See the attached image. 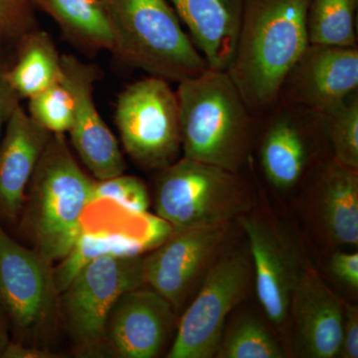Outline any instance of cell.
<instances>
[{"mask_svg":"<svg viewBox=\"0 0 358 358\" xmlns=\"http://www.w3.org/2000/svg\"><path fill=\"white\" fill-rule=\"evenodd\" d=\"M310 0H246L227 69L252 114L274 109L282 84L310 41Z\"/></svg>","mask_w":358,"mask_h":358,"instance_id":"obj_1","label":"cell"},{"mask_svg":"<svg viewBox=\"0 0 358 358\" xmlns=\"http://www.w3.org/2000/svg\"><path fill=\"white\" fill-rule=\"evenodd\" d=\"M95 180L78 164L65 134H52L26 189L18 222L21 234L51 263L67 256L93 202Z\"/></svg>","mask_w":358,"mask_h":358,"instance_id":"obj_2","label":"cell"},{"mask_svg":"<svg viewBox=\"0 0 358 358\" xmlns=\"http://www.w3.org/2000/svg\"><path fill=\"white\" fill-rule=\"evenodd\" d=\"M178 84L183 157L241 173L255 129L253 114L227 71L208 68Z\"/></svg>","mask_w":358,"mask_h":358,"instance_id":"obj_3","label":"cell"},{"mask_svg":"<svg viewBox=\"0 0 358 358\" xmlns=\"http://www.w3.org/2000/svg\"><path fill=\"white\" fill-rule=\"evenodd\" d=\"M113 54L122 62L169 82L208 69L169 0H102Z\"/></svg>","mask_w":358,"mask_h":358,"instance_id":"obj_4","label":"cell"},{"mask_svg":"<svg viewBox=\"0 0 358 358\" xmlns=\"http://www.w3.org/2000/svg\"><path fill=\"white\" fill-rule=\"evenodd\" d=\"M255 205L241 173L185 157L157 171L155 213L173 231L234 223Z\"/></svg>","mask_w":358,"mask_h":358,"instance_id":"obj_5","label":"cell"},{"mask_svg":"<svg viewBox=\"0 0 358 358\" xmlns=\"http://www.w3.org/2000/svg\"><path fill=\"white\" fill-rule=\"evenodd\" d=\"M253 288L254 268L248 242L231 243L181 313L166 357H215L228 317Z\"/></svg>","mask_w":358,"mask_h":358,"instance_id":"obj_6","label":"cell"},{"mask_svg":"<svg viewBox=\"0 0 358 358\" xmlns=\"http://www.w3.org/2000/svg\"><path fill=\"white\" fill-rule=\"evenodd\" d=\"M143 256L99 257L59 294L60 322L79 357H103L108 317L126 292L145 286Z\"/></svg>","mask_w":358,"mask_h":358,"instance_id":"obj_7","label":"cell"},{"mask_svg":"<svg viewBox=\"0 0 358 358\" xmlns=\"http://www.w3.org/2000/svg\"><path fill=\"white\" fill-rule=\"evenodd\" d=\"M34 249L14 240L0 223V305L13 341L46 348L60 322L54 268Z\"/></svg>","mask_w":358,"mask_h":358,"instance_id":"obj_8","label":"cell"},{"mask_svg":"<svg viewBox=\"0 0 358 358\" xmlns=\"http://www.w3.org/2000/svg\"><path fill=\"white\" fill-rule=\"evenodd\" d=\"M115 121L124 150L141 169L159 171L179 159L178 96L164 78L150 75L122 90Z\"/></svg>","mask_w":358,"mask_h":358,"instance_id":"obj_9","label":"cell"},{"mask_svg":"<svg viewBox=\"0 0 358 358\" xmlns=\"http://www.w3.org/2000/svg\"><path fill=\"white\" fill-rule=\"evenodd\" d=\"M237 221L248 242L257 298L282 338L294 289L310 264L291 229L267 209L255 205Z\"/></svg>","mask_w":358,"mask_h":358,"instance_id":"obj_10","label":"cell"},{"mask_svg":"<svg viewBox=\"0 0 358 358\" xmlns=\"http://www.w3.org/2000/svg\"><path fill=\"white\" fill-rule=\"evenodd\" d=\"M233 227L234 223L173 231L143 256L145 284L180 315L218 257L232 243Z\"/></svg>","mask_w":358,"mask_h":358,"instance_id":"obj_11","label":"cell"},{"mask_svg":"<svg viewBox=\"0 0 358 358\" xmlns=\"http://www.w3.org/2000/svg\"><path fill=\"white\" fill-rule=\"evenodd\" d=\"M279 103L261 136L259 159L268 185L288 193L319 164L320 143L326 138L322 115Z\"/></svg>","mask_w":358,"mask_h":358,"instance_id":"obj_12","label":"cell"},{"mask_svg":"<svg viewBox=\"0 0 358 358\" xmlns=\"http://www.w3.org/2000/svg\"><path fill=\"white\" fill-rule=\"evenodd\" d=\"M61 82L73 99L72 124L68 134L80 159L96 180L120 176L126 171V162L108 124L96 108L94 85L98 80L96 66L76 56L62 55Z\"/></svg>","mask_w":358,"mask_h":358,"instance_id":"obj_13","label":"cell"},{"mask_svg":"<svg viewBox=\"0 0 358 358\" xmlns=\"http://www.w3.org/2000/svg\"><path fill=\"white\" fill-rule=\"evenodd\" d=\"M357 90V47L310 43L287 75L279 102L324 115Z\"/></svg>","mask_w":358,"mask_h":358,"instance_id":"obj_14","label":"cell"},{"mask_svg":"<svg viewBox=\"0 0 358 358\" xmlns=\"http://www.w3.org/2000/svg\"><path fill=\"white\" fill-rule=\"evenodd\" d=\"M343 303L308 265L294 289L282 331L289 357H338Z\"/></svg>","mask_w":358,"mask_h":358,"instance_id":"obj_15","label":"cell"},{"mask_svg":"<svg viewBox=\"0 0 358 358\" xmlns=\"http://www.w3.org/2000/svg\"><path fill=\"white\" fill-rule=\"evenodd\" d=\"M178 313L152 289H131L113 306L105 327V357L155 358L166 348Z\"/></svg>","mask_w":358,"mask_h":358,"instance_id":"obj_16","label":"cell"},{"mask_svg":"<svg viewBox=\"0 0 358 358\" xmlns=\"http://www.w3.org/2000/svg\"><path fill=\"white\" fill-rule=\"evenodd\" d=\"M306 215L315 236L331 248L358 246V171L334 157L313 169Z\"/></svg>","mask_w":358,"mask_h":358,"instance_id":"obj_17","label":"cell"},{"mask_svg":"<svg viewBox=\"0 0 358 358\" xmlns=\"http://www.w3.org/2000/svg\"><path fill=\"white\" fill-rule=\"evenodd\" d=\"M51 134L20 103L9 117L0 141V223L17 224L28 183Z\"/></svg>","mask_w":358,"mask_h":358,"instance_id":"obj_18","label":"cell"},{"mask_svg":"<svg viewBox=\"0 0 358 358\" xmlns=\"http://www.w3.org/2000/svg\"><path fill=\"white\" fill-rule=\"evenodd\" d=\"M208 68L227 71L246 0H169Z\"/></svg>","mask_w":358,"mask_h":358,"instance_id":"obj_19","label":"cell"},{"mask_svg":"<svg viewBox=\"0 0 358 358\" xmlns=\"http://www.w3.org/2000/svg\"><path fill=\"white\" fill-rule=\"evenodd\" d=\"M18 42L17 58L6 75L20 99L31 98L61 81V56L48 33L34 28Z\"/></svg>","mask_w":358,"mask_h":358,"instance_id":"obj_20","label":"cell"},{"mask_svg":"<svg viewBox=\"0 0 358 358\" xmlns=\"http://www.w3.org/2000/svg\"><path fill=\"white\" fill-rule=\"evenodd\" d=\"M82 50H112L110 22L102 0H33Z\"/></svg>","mask_w":358,"mask_h":358,"instance_id":"obj_21","label":"cell"},{"mask_svg":"<svg viewBox=\"0 0 358 358\" xmlns=\"http://www.w3.org/2000/svg\"><path fill=\"white\" fill-rule=\"evenodd\" d=\"M215 357L287 358L289 355L267 317L251 308H240L228 317Z\"/></svg>","mask_w":358,"mask_h":358,"instance_id":"obj_22","label":"cell"},{"mask_svg":"<svg viewBox=\"0 0 358 358\" xmlns=\"http://www.w3.org/2000/svg\"><path fill=\"white\" fill-rule=\"evenodd\" d=\"M145 249L143 242L131 236L126 230L106 227L82 228L76 243L57 268H54V279L59 294L66 288L79 271L99 257L106 255H141Z\"/></svg>","mask_w":358,"mask_h":358,"instance_id":"obj_23","label":"cell"},{"mask_svg":"<svg viewBox=\"0 0 358 358\" xmlns=\"http://www.w3.org/2000/svg\"><path fill=\"white\" fill-rule=\"evenodd\" d=\"M358 0H310L308 35L310 44L357 47Z\"/></svg>","mask_w":358,"mask_h":358,"instance_id":"obj_24","label":"cell"},{"mask_svg":"<svg viewBox=\"0 0 358 358\" xmlns=\"http://www.w3.org/2000/svg\"><path fill=\"white\" fill-rule=\"evenodd\" d=\"M322 131L331 157L358 171V94L322 115Z\"/></svg>","mask_w":358,"mask_h":358,"instance_id":"obj_25","label":"cell"},{"mask_svg":"<svg viewBox=\"0 0 358 358\" xmlns=\"http://www.w3.org/2000/svg\"><path fill=\"white\" fill-rule=\"evenodd\" d=\"M28 115L51 134L69 131L73 117V99L62 82L52 85L28 99Z\"/></svg>","mask_w":358,"mask_h":358,"instance_id":"obj_26","label":"cell"},{"mask_svg":"<svg viewBox=\"0 0 358 358\" xmlns=\"http://www.w3.org/2000/svg\"><path fill=\"white\" fill-rule=\"evenodd\" d=\"M110 199L134 213L145 214L150 205V195L141 178L124 173L103 180H95L93 201Z\"/></svg>","mask_w":358,"mask_h":358,"instance_id":"obj_27","label":"cell"},{"mask_svg":"<svg viewBox=\"0 0 358 358\" xmlns=\"http://www.w3.org/2000/svg\"><path fill=\"white\" fill-rule=\"evenodd\" d=\"M31 0H0V40L20 39L35 27Z\"/></svg>","mask_w":358,"mask_h":358,"instance_id":"obj_28","label":"cell"},{"mask_svg":"<svg viewBox=\"0 0 358 358\" xmlns=\"http://www.w3.org/2000/svg\"><path fill=\"white\" fill-rule=\"evenodd\" d=\"M329 270L334 279L352 292L358 291L357 252L336 251L329 257Z\"/></svg>","mask_w":358,"mask_h":358,"instance_id":"obj_29","label":"cell"},{"mask_svg":"<svg viewBox=\"0 0 358 358\" xmlns=\"http://www.w3.org/2000/svg\"><path fill=\"white\" fill-rule=\"evenodd\" d=\"M339 358L358 357V308L343 303V322Z\"/></svg>","mask_w":358,"mask_h":358,"instance_id":"obj_30","label":"cell"},{"mask_svg":"<svg viewBox=\"0 0 358 358\" xmlns=\"http://www.w3.org/2000/svg\"><path fill=\"white\" fill-rule=\"evenodd\" d=\"M7 66L0 64V141L3 136L6 122L14 109L20 105V98L14 91L7 78Z\"/></svg>","mask_w":358,"mask_h":358,"instance_id":"obj_31","label":"cell"},{"mask_svg":"<svg viewBox=\"0 0 358 358\" xmlns=\"http://www.w3.org/2000/svg\"><path fill=\"white\" fill-rule=\"evenodd\" d=\"M57 353L52 352L47 348H39L23 345L17 341H11L7 346L2 358H56Z\"/></svg>","mask_w":358,"mask_h":358,"instance_id":"obj_32","label":"cell"},{"mask_svg":"<svg viewBox=\"0 0 358 358\" xmlns=\"http://www.w3.org/2000/svg\"><path fill=\"white\" fill-rule=\"evenodd\" d=\"M11 341H13V338H11L10 322H9L6 310L0 305V358L3 357L7 346Z\"/></svg>","mask_w":358,"mask_h":358,"instance_id":"obj_33","label":"cell"},{"mask_svg":"<svg viewBox=\"0 0 358 358\" xmlns=\"http://www.w3.org/2000/svg\"><path fill=\"white\" fill-rule=\"evenodd\" d=\"M1 43H2V41H1V40H0V49H1Z\"/></svg>","mask_w":358,"mask_h":358,"instance_id":"obj_34","label":"cell"},{"mask_svg":"<svg viewBox=\"0 0 358 358\" xmlns=\"http://www.w3.org/2000/svg\"><path fill=\"white\" fill-rule=\"evenodd\" d=\"M31 1H32V3H33V0H31Z\"/></svg>","mask_w":358,"mask_h":358,"instance_id":"obj_35","label":"cell"}]
</instances>
